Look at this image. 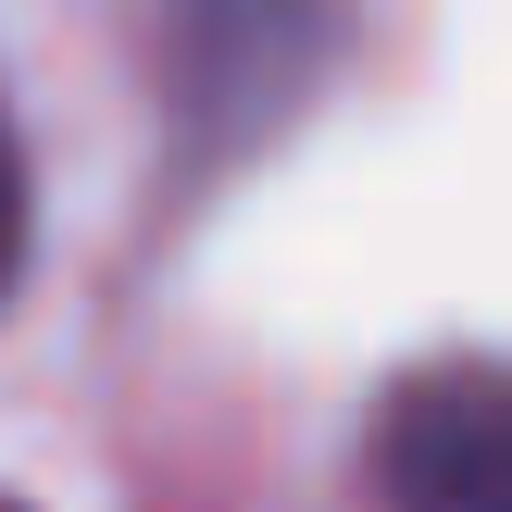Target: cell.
Instances as JSON below:
<instances>
[{
	"instance_id": "1",
	"label": "cell",
	"mask_w": 512,
	"mask_h": 512,
	"mask_svg": "<svg viewBox=\"0 0 512 512\" xmlns=\"http://www.w3.org/2000/svg\"><path fill=\"white\" fill-rule=\"evenodd\" d=\"M350 0H175L163 13V138L175 175H238L325 100Z\"/></svg>"
},
{
	"instance_id": "2",
	"label": "cell",
	"mask_w": 512,
	"mask_h": 512,
	"mask_svg": "<svg viewBox=\"0 0 512 512\" xmlns=\"http://www.w3.org/2000/svg\"><path fill=\"white\" fill-rule=\"evenodd\" d=\"M388 512H512V363H425L375 400Z\"/></svg>"
},
{
	"instance_id": "3",
	"label": "cell",
	"mask_w": 512,
	"mask_h": 512,
	"mask_svg": "<svg viewBox=\"0 0 512 512\" xmlns=\"http://www.w3.org/2000/svg\"><path fill=\"white\" fill-rule=\"evenodd\" d=\"M25 275V163H13V125H0V288Z\"/></svg>"
}]
</instances>
